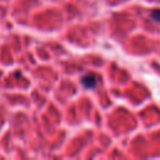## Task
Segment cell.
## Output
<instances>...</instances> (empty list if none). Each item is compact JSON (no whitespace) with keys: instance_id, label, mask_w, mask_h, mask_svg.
<instances>
[{"instance_id":"2","label":"cell","mask_w":160,"mask_h":160,"mask_svg":"<svg viewBox=\"0 0 160 160\" xmlns=\"http://www.w3.org/2000/svg\"><path fill=\"white\" fill-rule=\"evenodd\" d=\"M150 18L155 21H159L160 22V9H155L150 12Z\"/></svg>"},{"instance_id":"1","label":"cell","mask_w":160,"mask_h":160,"mask_svg":"<svg viewBox=\"0 0 160 160\" xmlns=\"http://www.w3.org/2000/svg\"><path fill=\"white\" fill-rule=\"evenodd\" d=\"M81 82H82V85L85 88L94 89L96 86V84H98V78L94 74H88V75H85V76L81 78Z\"/></svg>"}]
</instances>
